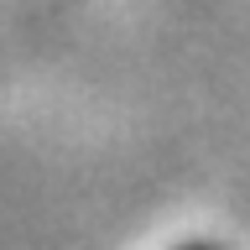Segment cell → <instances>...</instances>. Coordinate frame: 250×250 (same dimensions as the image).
<instances>
[{
  "instance_id": "cell-1",
  "label": "cell",
  "mask_w": 250,
  "mask_h": 250,
  "mask_svg": "<svg viewBox=\"0 0 250 250\" xmlns=\"http://www.w3.org/2000/svg\"><path fill=\"white\" fill-rule=\"evenodd\" d=\"M188 250H214V245H188Z\"/></svg>"
}]
</instances>
